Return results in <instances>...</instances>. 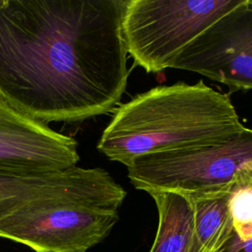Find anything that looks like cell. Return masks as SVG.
<instances>
[{
    "label": "cell",
    "instance_id": "cell-2",
    "mask_svg": "<svg viewBox=\"0 0 252 252\" xmlns=\"http://www.w3.org/2000/svg\"><path fill=\"white\" fill-rule=\"evenodd\" d=\"M244 128L227 94L203 81L179 82L119 104L96 148L125 165L142 155L222 141Z\"/></svg>",
    "mask_w": 252,
    "mask_h": 252
},
{
    "label": "cell",
    "instance_id": "cell-7",
    "mask_svg": "<svg viewBox=\"0 0 252 252\" xmlns=\"http://www.w3.org/2000/svg\"><path fill=\"white\" fill-rule=\"evenodd\" d=\"M79 160L73 137L20 114L0 96V172L47 173Z\"/></svg>",
    "mask_w": 252,
    "mask_h": 252
},
{
    "label": "cell",
    "instance_id": "cell-4",
    "mask_svg": "<svg viewBox=\"0 0 252 252\" xmlns=\"http://www.w3.org/2000/svg\"><path fill=\"white\" fill-rule=\"evenodd\" d=\"M244 0H126L122 37L134 63L148 73L171 68L200 34Z\"/></svg>",
    "mask_w": 252,
    "mask_h": 252
},
{
    "label": "cell",
    "instance_id": "cell-1",
    "mask_svg": "<svg viewBox=\"0 0 252 252\" xmlns=\"http://www.w3.org/2000/svg\"><path fill=\"white\" fill-rule=\"evenodd\" d=\"M126 0H0V96L36 122L113 111L129 77Z\"/></svg>",
    "mask_w": 252,
    "mask_h": 252
},
{
    "label": "cell",
    "instance_id": "cell-5",
    "mask_svg": "<svg viewBox=\"0 0 252 252\" xmlns=\"http://www.w3.org/2000/svg\"><path fill=\"white\" fill-rule=\"evenodd\" d=\"M118 209L84 196L47 199L0 220V237L35 252H87L109 234L119 220Z\"/></svg>",
    "mask_w": 252,
    "mask_h": 252
},
{
    "label": "cell",
    "instance_id": "cell-9",
    "mask_svg": "<svg viewBox=\"0 0 252 252\" xmlns=\"http://www.w3.org/2000/svg\"><path fill=\"white\" fill-rule=\"evenodd\" d=\"M156 203L158 224L150 252H189L194 232V210L189 199L174 192H148Z\"/></svg>",
    "mask_w": 252,
    "mask_h": 252
},
{
    "label": "cell",
    "instance_id": "cell-11",
    "mask_svg": "<svg viewBox=\"0 0 252 252\" xmlns=\"http://www.w3.org/2000/svg\"><path fill=\"white\" fill-rule=\"evenodd\" d=\"M229 212L237 236L246 240L252 237V180L236 184L229 194Z\"/></svg>",
    "mask_w": 252,
    "mask_h": 252
},
{
    "label": "cell",
    "instance_id": "cell-3",
    "mask_svg": "<svg viewBox=\"0 0 252 252\" xmlns=\"http://www.w3.org/2000/svg\"><path fill=\"white\" fill-rule=\"evenodd\" d=\"M125 166L134 187L147 193L167 191L188 199L229 193L252 180V129L222 141L142 155Z\"/></svg>",
    "mask_w": 252,
    "mask_h": 252
},
{
    "label": "cell",
    "instance_id": "cell-12",
    "mask_svg": "<svg viewBox=\"0 0 252 252\" xmlns=\"http://www.w3.org/2000/svg\"><path fill=\"white\" fill-rule=\"evenodd\" d=\"M220 252H252V237L242 240L233 230Z\"/></svg>",
    "mask_w": 252,
    "mask_h": 252
},
{
    "label": "cell",
    "instance_id": "cell-10",
    "mask_svg": "<svg viewBox=\"0 0 252 252\" xmlns=\"http://www.w3.org/2000/svg\"><path fill=\"white\" fill-rule=\"evenodd\" d=\"M229 194L189 199L194 210V232L189 252H220L227 241L233 232Z\"/></svg>",
    "mask_w": 252,
    "mask_h": 252
},
{
    "label": "cell",
    "instance_id": "cell-6",
    "mask_svg": "<svg viewBox=\"0 0 252 252\" xmlns=\"http://www.w3.org/2000/svg\"><path fill=\"white\" fill-rule=\"evenodd\" d=\"M224 84L229 92L252 90V0L229 11L174 60L172 67Z\"/></svg>",
    "mask_w": 252,
    "mask_h": 252
},
{
    "label": "cell",
    "instance_id": "cell-8",
    "mask_svg": "<svg viewBox=\"0 0 252 252\" xmlns=\"http://www.w3.org/2000/svg\"><path fill=\"white\" fill-rule=\"evenodd\" d=\"M62 196L100 199L120 208L126 191L100 167L78 165L47 173L0 172V220L32 204Z\"/></svg>",
    "mask_w": 252,
    "mask_h": 252
},
{
    "label": "cell",
    "instance_id": "cell-13",
    "mask_svg": "<svg viewBox=\"0 0 252 252\" xmlns=\"http://www.w3.org/2000/svg\"><path fill=\"white\" fill-rule=\"evenodd\" d=\"M77 252H84V251H77Z\"/></svg>",
    "mask_w": 252,
    "mask_h": 252
}]
</instances>
